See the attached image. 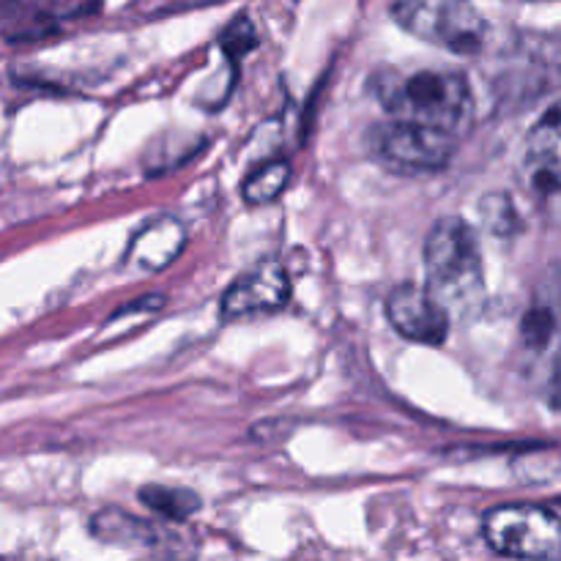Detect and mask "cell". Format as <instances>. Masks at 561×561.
Wrapping results in <instances>:
<instances>
[{
	"instance_id": "cell-7",
	"label": "cell",
	"mask_w": 561,
	"mask_h": 561,
	"mask_svg": "<svg viewBox=\"0 0 561 561\" xmlns=\"http://www.w3.org/2000/svg\"><path fill=\"white\" fill-rule=\"evenodd\" d=\"M524 184L546 214H561V102L531 126L524 151Z\"/></svg>"
},
{
	"instance_id": "cell-10",
	"label": "cell",
	"mask_w": 561,
	"mask_h": 561,
	"mask_svg": "<svg viewBox=\"0 0 561 561\" xmlns=\"http://www.w3.org/2000/svg\"><path fill=\"white\" fill-rule=\"evenodd\" d=\"M186 244V230L179 219L159 217L148 222L135 233L126 250V266L140 268V272H162L175 257L181 255Z\"/></svg>"
},
{
	"instance_id": "cell-1",
	"label": "cell",
	"mask_w": 561,
	"mask_h": 561,
	"mask_svg": "<svg viewBox=\"0 0 561 561\" xmlns=\"http://www.w3.org/2000/svg\"><path fill=\"white\" fill-rule=\"evenodd\" d=\"M370 93L389 121L427 126L458 137L474 121V93L466 75L453 69H378Z\"/></svg>"
},
{
	"instance_id": "cell-13",
	"label": "cell",
	"mask_w": 561,
	"mask_h": 561,
	"mask_svg": "<svg viewBox=\"0 0 561 561\" xmlns=\"http://www.w3.org/2000/svg\"><path fill=\"white\" fill-rule=\"evenodd\" d=\"M230 31H233L230 33V38H225V47H228L230 55H236V58H239V55H244L247 49L255 47V33H252V27L247 25L244 20L236 22Z\"/></svg>"
},
{
	"instance_id": "cell-8",
	"label": "cell",
	"mask_w": 561,
	"mask_h": 561,
	"mask_svg": "<svg viewBox=\"0 0 561 561\" xmlns=\"http://www.w3.org/2000/svg\"><path fill=\"white\" fill-rule=\"evenodd\" d=\"M290 299V277L279 261H257L230 283L222 296V321L257 316V312L283 310Z\"/></svg>"
},
{
	"instance_id": "cell-9",
	"label": "cell",
	"mask_w": 561,
	"mask_h": 561,
	"mask_svg": "<svg viewBox=\"0 0 561 561\" xmlns=\"http://www.w3.org/2000/svg\"><path fill=\"white\" fill-rule=\"evenodd\" d=\"M387 318L394 332L422 345H442L449 334V323H453V318L427 294V288H420L414 283H400L389 290Z\"/></svg>"
},
{
	"instance_id": "cell-11",
	"label": "cell",
	"mask_w": 561,
	"mask_h": 561,
	"mask_svg": "<svg viewBox=\"0 0 561 561\" xmlns=\"http://www.w3.org/2000/svg\"><path fill=\"white\" fill-rule=\"evenodd\" d=\"M290 184V164L285 159H274V162L261 164L257 170H252L244 179V201L252 206H263V203H272L288 190Z\"/></svg>"
},
{
	"instance_id": "cell-5",
	"label": "cell",
	"mask_w": 561,
	"mask_h": 561,
	"mask_svg": "<svg viewBox=\"0 0 561 561\" xmlns=\"http://www.w3.org/2000/svg\"><path fill=\"white\" fill-rule=\"evenodd\" d=\"M482 535L499 557L561 561V518L540 504H502L488 510Z\"/></svg>"
},
{
	"instance_id": "cell-3",
	"label": "cell",
	"mask_w": 561,
	"mask_h": 561,
	"mask_svg": "<svg viewBox=\"0 0 561 561\" xmlns=\"http://www.w3.org/2000/svg\"><path fill=\"white\" fill-rule=\"evenodd\" d=\"M520 354L531 381L561 409V266L548 268L531 294L520 318Z\"/></svg>"
},
{
	"instance_id": "cell-2",
	"label": "cell",
	"mask_w": 561,
	"mask_h": 561,
	"mask_svg": "<svg viewBox=\"0 0 561 561\" xmlns=\"http://www.w3.org/2000/svg\"><path fill=\"white\" fill-rule=\"evenodd\" d=\"M427 294L449 318H469L485 301V272L474 230L466 219L444 217L425 239Z\"/></svg>"
},
{
	"instance_id": "cell-12",
	"label": "cell",
	"mask_w": 561,
	"mask_h": 561,
	"mask_svg": "<svg viewBox=\"0 0 561 561\" xmlns=\"http://www.w3.org/2000/svg\"><path fill=\"white\" fill-rule=\"evenodd\" d=\"M140 502L148 510L170 520H186L197 513L201 502L192 491L184 488H168V485H148L140 491Z\"/></svg>"
},
{
	"instance_id": "cell-4",
	"label": "cell",
	"mask_w": 561,
	"mask_h": 561,
	"mask_svg": "<svg viewBox=\"0 0 561 561\" xmlns=\"http://www.w3.org/2000/svg\"><path fill=\"white\" fill-rule=\"evenodd\" d=\"M392 20L411 36L455 55L482 53L488 22L474 0H394Z\"/></svg>"
},
{
	"instance_id": "cell-6",
	"label": "cell",
	"mask_w": 561,
	"mask_h": 561,
	"mask_svg": "<svg viewBox=\"0 0 561 561\" xmlns=\"http://www.w3.org/2000/svg\"><path fill=\"white\" fill-rule=\"evenodd\" d=\"M367 151L394 173H433L453 162L458 137L427 126L387 121L367 131Z\"/></svg>"
}]
</instances>
